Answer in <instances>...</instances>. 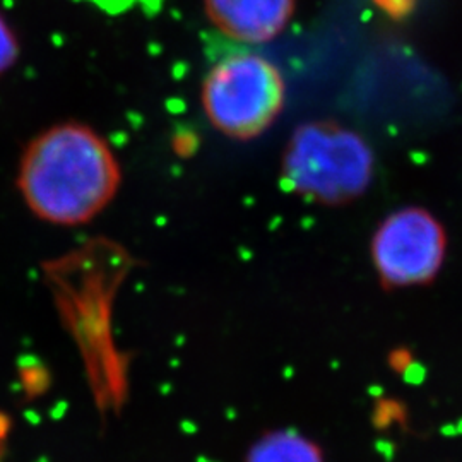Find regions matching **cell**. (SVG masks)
I'll return each mask as SVG.
<instances>
[{
	"label": "cell",
	"instance_id": "cell-5",
	"mask_svg": "<svg viewBox=\"0 0 462 462\" xmlns=\"http://www.w3.org/2000/svg\"><path fill=\"white\" fill-rule=\"evenodd\" d=\"M297 0H204L209 21L236 43L261 45L284 32Z\"/></svg>",
	"mask_w": 462,
	"mask_h": 462
},
{
	"label": "cell",
	"instance_id": "cell-7",
	"mask_svg": "<svg viewBox=\"0 0 462 462\" xmlns=\"http://www.w3.org/2000/svg\"><path fill=\"white\" fill-rule=\"evenodd\" d=\"M21 55V43L7 17L0 13V78L16 66Z\"/></svg>",
	"mask_w": 462,
	"mask_h": 462
},
{
	"label": "cell",
	"instance_id": "cell-3",
	"mask_svg": "<svg viewBox=\"0 0 462 462\" xmlns=\"http://www.w3.org/2000/svg\"><path fill=\"white\" fill-rule=\"evenodd\" d=\"M284 98L280 69L247 50L221 57L202 86V106L209 122L219 133L240 141L267 131L280 116Z\"/></svg>",
	"mask_w": 462,
	"mask_h": 462
},
{
	"label": "cell",
	"instance_id": "cell-2",
	"mask_svg": "<svg viewBox=\"0 0 462 462\" xmlns=\"http://www.w3.org/2000/svg\"><path fill=\"white\" fill-rule=\"evenodd\" d=\"M374 175V154L364 137L334 122H310L291 135L281 165L282 187L326 206L364 196Z\"/></svg>",
	"mask_w": 462,
	"mask_h": 462
},
{
	"label": "cell",
	"instance_id": "cell-4",
	"mask_svg": "<svg viewBox=\"0 0 462 462\" xmlns=\"http://www.w3.org/2000/svg\"><path fill=\"white\" fill-rule=\"evenodd\" d=\"M446 252L444 226L421 208H406L387 216L372 240V261L387 288L435 280Z\"/></svg>",
	"mask_w": 462,
	"mask_h": 462
},
{
	"label": "cell",
	"instance_id": "cell-1",
	"mask_svg": "<svg viewBox=\"0 0 462 462\" xmlns=\"http://www.w3.org/2000/svg\"><path fill=\"white\" fill-rule=\"evenodd\" d=\"M122 185V168L103 135L81 122L38 134L23 151L17 189L38 219L81 226L101 215Z\"/></svg>",
	"mask_w": 462,
	"mask_h": 462
},
{
	"label": "cell",
	"instance_id": "cell-6",
	"mask_svg": "<svg viewBox=\"0 0 462 462\" xmlns=\"http://www.w3.org/2000/svg\"><path fill=\"white\" fill-rule=\"evenodd\" d=\"M247 462H324V456L317 444L295 430H278L254 444Z\"/></svg>",
	"mask_w": 462,
	"mask_h": 462
}]
</instances>
